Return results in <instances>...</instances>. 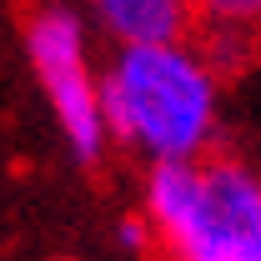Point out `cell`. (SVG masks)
<instances>
[{
	"mask_svg": "<svg viewBox=\"0 0 261 261\" xmlns=\"http://www.w3.org/2000/svg\"><path fill=\"white\" fill-rule=\"evenodd\" d=\"M100 111L111 141L151 166L201 161L221 136V70L191 35L121 45L100 70Z\"/></svg>",
	"mask_w": 261,
	"mask_h": 261,
	"instance_id": "obj_1",
	"label": "cell"
},
{
	"mask_svg": "<svg viewBox=\"0 0 261 261\" xmlns=\"http://www.w3.org/2000/svg\"><path fill=\"white\" fill-rule=\"evenodd\" d=\"M91 10L116 45L191 35V0H91Z\"/></svg>",
	"mask_w": 261,
	"mask_h": 261,
	"instance_id": "obj_5",
	"label": "cell"
},
{
	"mask_svg": "<svg viewBox=\"0 0 261 261\" xmlns=\"http://www.w3.org/2000/svg\"><path fill=\"white\" fill-rule=\"evenodd\" d=\"M116 241H121L126 251H146V246H156V226H151V216L141 211V216L116 221Z\"/></svg>",
	"mask_w": 261,
	"mask_h": 261,
	"instance_id": "obj_6",
	"label": "cell"
},
{
	"mask_svg": "<svg viewBox=\"0 0 261 261\" xmlns=\"http://www.w3.org/2000/svg\"><path fill=\"white\" fill-rule=\"evenodd\" d=\"M146 216L171 261H261V171L216 151L151 166Z\"/></svg>",
	"mask_w": 261,
	"mask_h": 261,
	"instance_id": "obj_2",
	"label": "cell"
},
{
	"mask_svg": "<svg viewBox=\"0 0 261 261\" xmlns=\"http://www.w3.org/2000/svg\"><path fill=\"white\" fill-rule=\"evenodd\" d=\"M191 40L231 75L261 56V0H191Z\"/></svg>",
	"mask_w": 261,
	"mask_h": 261,
	"instance_id": "obj_4",
	"label": "cell"
},
{
	"mask_svg": "<svg viewBox=\"0 0 261 261\" xmlns=\"http://www.w3.org/2000/svg\"><path fill=\"white\" fill-rule=\"evenodd\" d=\"M25 56L45 86L65 146L81 161H100L111 146L106 111H100V70L91 65L86 20L70 5H40L25 25Z\"/></svg>",
	"mask_w": 261,
	"mask_h": 261,
	"instance_id": "obj_3",
	"label": "cell"
}]
</instances>
